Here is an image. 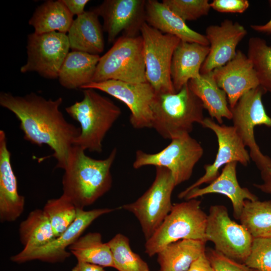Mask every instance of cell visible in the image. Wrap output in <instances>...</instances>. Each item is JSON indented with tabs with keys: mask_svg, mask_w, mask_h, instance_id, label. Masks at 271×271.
Returning <instances> with one entry per match:
<instances>
[{
	"mask_svg": "<svg viewBox=\"0 0 271 271\" xmlns=\"http://www.w3.org/2000/svg\"><path fill=\"white\" fill-rule=\"evenodd\" d=\"M61 97L47 99L35 93L24 96L1 92L0 105L12 112L20 122L24 139L53 151L56 168L64 169L69 151L80 132V127L67 121L60 110Z\"/></svg>",
	"mask_w": 271,
	"mask_h": 271,
	"instance_id": "1",
	"label": "cell"
},
{
	"mask_svg": "<svg viewBox=\"0 0 271 271\" xmlns=\"http://www.w3.org/2000/svg\"><path fill=\"white\" fill-rule=\"evenodd\" d=\"M85 151L78 146L71 147L62 180V194L81 209L110 189V169L117 154L114 148L105 159H95L87 156Z\"/></svg>",
	"mask_w": 271,
	"mask_h": 271,
	"instance_id": "2",
	"label": "cell"
},
{
	"mask_svg": "<svg viewBox=\"0 0 271 271\" xmlns=\"http://www.w3.org/2000/svg\"><path fill=\"white\" fill-rule=\"evenodd\" d=\"M83 94L82 100L65 108L69 115L80 124V132L73 145L100 153L103 139L120 116L121 109L95 89H83Z\"/></svg>",
	"mask_w": 271,
	"mask_h": 271,
	"instance_id": "3",
	"label": "cell"
},
{
	"mask_svg": "<svg viewBox=\"0 0 271 271\" xmlns=\"http://www.w3.org/2000/svg\"><path fill=\"white\" fill-rule=\"evenodd\" d=\"M204 109L188 84L176 93H156L152 105V128L164 139L190 134L195 123L202 124Z\"/></svg>",
	"mask_w": 271,
	"mask_h": 271,
	"instance_id": "4",
	"label": "cell"
},
{
	"mask_svg": "<svg viewBox=\"0 0 271 271\" xmlns=\"http://www.w3.org/2000/svg\"><path fill=\"white\" fill-rule=\"evenodd\" d=\"M201 201L192 199L173 204L172 209L152 236L146 240L145 252L150 257L157 254L170 243L181 239L207 241V215Z\"/></svg>",
	"mask_w": 271,
	"mask_h": 271,
	"instance_id": "5",
	"label": "cell"
},
{
	"mask_svg": "<svg viewBox=\"0 0 271 271\" xmlns=\"http://www.w3.org/2000/svg\"><path fill=\"white\" fill-rule=\"evenodd\" d=\"M109 80L133 83L147 82L141 35L119 37L100 57L92 82Z\"/></svg>",
	"mask_w": 271,
	"mask_h": 271,
	"instance_id": "6",
	"label": "cell"
},
{
	"mask_svg": "<svg viewBox=\"0 0 271 271\" xmlns=\"http://www.w3.org/2000/svg\"><path fill=\"white\" fill-rule=\"evenodd\" d=\"M175 187L171 172L166 168L156 167L155 178L149 188L134 202L121 207L136 217L146 240L152 236L170 213L173 206L172 194Z\"/></svg>",
	"mask_w": 271,
	"mask_h": 271,
	"instance_id": "7",
	"label": "cell"
},
{
	"mask_svg": "<svg viewBox=\"0 0 271 271\" xmlns=\"http://www.w3.org/2000/svg\"><path fill=\"white\" fill-rule=\"evenodd\" d=\"M203 153L201 145L188 134L172 140L167 147L157 153L137 151L133 167L135 169L146 166L166 168L171 172L176 186L191 178L194 167Z\"/></svg>",
	"mask_w": 271,
	"mask_h": 271,
	"instance_id": "8",
	"label": "cell"
},
{
	"mask_svg": "<svg viewBox=\"0 0 271 271\" xmlns=\"http://www.w3.org/2000/svg\"><path fill=\"white\" fill-rule=\"evenodd\" d=\"M140 33L147 81L156 93H176L171 77V65L174 52L181 40L162 33L146 22L142 25Z\"/></svg>",
	"mask_w": 271,
	"mask_h": 271,
	"instance_id": "9",
	"label": "cell"
},
{
	"mask_svg": "<svg viewBox=\"0 0 271 271\" xmlns=\"http://www.w3.org/2000/svg\"><path fill=\"white\" fill-rule=\"evenodd\" d=\"M207 241L214 244L215 250L239 262L244 263L249 256L253 238L241 224L232 220L227 208L212 205L207 215Z\"/></svg>",
	"mask_w": 271,
	"mask_h": 271,
	"instance_id": "10",
	"label": "cell"
},
{
	"mask_svg": "<svg viewBox=\"0 0 271 271\" xmlns=\"http://www.w3.org/2000/svg\"><path fill=\"white\" fill-rule=\"evenodd\" d=\"M266 91L260 86L249 90L231 109L233 126L249 149L250 159L260 170L271 161L261 152L254 138V129L257 125L271 127V117L266 113L262 101Z\"/></svg>",
	"mask_w": 271,
	"mask_h": 271,
	"instance_id": "11",
	"label": "cell"
},
{
	"mask_svg": "<svg viewBox=\"0 0 271 271\" xmlns=\"http://www.w3.org/2000/svg\"><path fill=\"white\" fill-rule=\"evenodd\" d=\"M26 48L27 60L21 72H36L49 79L58 78L70 49L67 35L58 32L29 34Z\"/></svg>",
	"mask_w": 271,
	"mask_h": 271,
	"instance_id": "12",
	"label": "cell"
},
{
	"mask_svg": "<svg viewBox=\"0 0 271 271\" xmlns=\"http://www.w3.org/2000/svg\"><path fill=\"white\" fill-rule=\"evenodd\" d=\"M81 89L100 90L120 100L130 110L129 122L133 128H152V105L156 92L148 82L133 83L109 80L91 82Z\"/></svg>",
	"mask_w": 271,
	"mask_h": 271,
	"instance_id": "13",
	"label": "cell"
},
{
	"mask_svg": "<svg viewBox=\"0 0 271 271\" xmlns=\"http://www.w3.org/2000/svg\"><path fill=\"white\" fill-rule=\"evenodd\" d=\"M201 125L214 132L218 142L217 152L214 162L204 166V175L178 194L180 199L184 198L191 190L214 181L219 176L222 166L234 162L247 166L250 163L249 153L233 125L220 124L211 117H205Z\"/></svg>",
	"mask_w": 271,
	"mask_h": 271,
	"instance_id": "14",
	"label": "cell"
},
{
	"mask_svg": "<svg viewBox=\"0 0 271 271\" xmlns=\"http://www.w3.org/2000/svg\"><path fill=\"white\" fill-rule=\"evenodd\" d=\"M115 210L109 208H97L88 211L78 209L75 220L60 236L47 245L31 252L23 253L20 251L12 256L10 259L17 263L35 260L49 263L62 262L71 254L66 250V248H68L78 239L95 219Z\"/></svg>",
	"mask_w": 271,
	"mask_h": 271,
	"instance_id": "15",
	"label": "cell"
},
{
	"mask_svg": "<svg viewBox=\"0 0 271 271\" xmlns=\"http://www.w3.org/2000/svg\"><path fill=\"white\" fill-rule=\"evenodd\" d=\"M146 0H105L92 10L103 19V31L107 34L108 43H113L117 37H134L140 33L146 22Z\"/></svg>",
	"mask_w": 271,
	"mask_h": 271,
	"instance_id": "16",
	"label": "cell"
},
{
	"mask_svg": "<svg viewBox=\"0 0 271 271\" xmlns=\"http://www.w3.org/2000/svg\"><path fill=\"white\" fill-rule=\"evenodd\" d=\"M246 35L247 31L243 25L228 19L220 25L208 26L205 36L209 44V52L200 74L211 72L233 59L238 44Z\"/></svg>",
	"mask_w": 271,
	"mask_h": 271,
	"instance_id": "17",
	"label": "cell"
},
{
	"mask_svg": "<svg viewBox=\"0 0 271 271\" xmlns=\"http://www.w3.org/2000/svg\"><path fill=\"white\" fill-rule=\"evenodd\" d=\"M212 73L218 86L226 93L230 109L244 93L259 86L250 60L239 50L233 59Z\"/></svg>",
	"mask_w": 271,
	"mask_h": 271,
	"instance_id": "18",
	"label": "cell"
},
{
	"mask_svg": "<svg viewBox=\"0 0 271 271\" xmlns=\"http://www.w3.org/2000/svg\"><path fill=\"white\" fill-rule=\"evenodd\" d=\"M5 132L0 130V221H16L23 213L25 198L19 194Z\"/></svg>",
	"mask_w": 271,
	"mask_h": 271,
	"instance_id": "19",
	"label": "cell"
},
{
	"mask_svg": "<svg viewBox=\"0 0 271 271\" xmlns=\"http://www.w3.org/2000/svg\"><path fill=\"white\" fill-rule=\"evenodd\" d=\"M237 162H231L225 165L219 176L209 185L203 188H196L190 191L185 196L186 200L196 199L209 194H220L230 200L235 219H239L245 200H258L257 197L247 188L241 187L236 175Z\"/></svg>",
	"mask_w": 271,
	"mask_h": 271,
	"instance_id": "20",
	"label": "cell"
},
{
	"mask_svg": "<svg viewBox=\"0 0 271 271\" xmlns=\"http://www.w3.org/2000/svg\"><path fill=\"white\" fill-rule=\"evenodd\" d=\"M146 22L164 34L174 36L181 41L209 46L205 36L191 29L180 17L162 2L147 0Z\"/></svg>",
	"mask_w": 271,
	"mask_h": 271,
	"instance_id": "21",
	"label": "cell"
},
{
	"mask_svg": "<svg viewBox=\"0 0 271 271\" xmlns=\"http://www.w3.org/2000/svg\"><path fill=\"white\" fill-rule=\"evenodd\" d=\"M209 52V46L180 41L174 52L171 65V77L175 92L190 80L200 76L201 67Z\"/></svg>",
	"mask_w": 271,
	"mask_h": 271,
	"instance_id": "22",
	"label": "cell"
},
{
	"mask_svg": "<svg viewBox=\"0 0 271 271\" xmlns=\"http://www.w3.org/2000/svg\"><path fill=\"white\" fill-rule=\"evenodd\" d=\"M98 17L92 9L85 11L73 20L67 33L72 51L98 55L103 51V30Z\"/></svg>",
	"mask_w": 271,
	"mask_h": 271,
	"instance_id": "23",
	"label": "cell"
},
{
	"mask_svg": "<svg viewBox=\"0 0 271 271\" xmlns=\"http://www.w3.org/2000/svg\"><path fill=\"white\" fill-rule=\"evenodd\" d=\"M188 84L212 119H215L220 124L223 123V118L231 119L227 95L217 84L212 72L201 74L199 77L190 80Z\"/></svg>",
	"mask_w": 271,
	"mask_h": 271,
	"instance_id": "24",
	"label": "cell"
},
{
	"mask_svg": "<svg viewBox=\"0 0 271 271\" xmlns=\"http://www.w3.org/2000/svg\"><path fill=\"white\" fill-rule=\"evenodd\" d=\"M100 58L81 51L69 52L58 77L61 85L69 89H81L91 82Z\"/></svg>",
	"mask_w": 271,
	"mask_h": 271,
	"instance_id": "25",
	"label": "cell"
},
{
	"mask_svg": "<svg viewBox=\"0 0 271 271\" xmlns=\"http://www.w3.org/2000/svg\"><path fill=\"white\" fill-rule=\"evenodd\" d=\"M206 242L181 239L169 244L157 254L160 271H187L195 260L206 252Z\"/></svg>",
	"mask_w": 271,
	"mask_h": 271,
	"instance_id": "26",
	"label": "cell"
},
{
	"mask_svg": "<svg viewBox=\"0 0 271 271\" xmlns=\"http://www.w3.org/2000/svg\"><path fill=\"white\" fill-rule=\"evenodd\" d=\"M73 15L61 0L46 1L38 6L29 21L36 34L58 32L68 33Z\"/></svg>",
	"mask_w": 271,
	"mask_h": 271,
	"instance_id": "27",
	"label": "cell"
},
{
	"mask_svg": "<svg viewBox=\"0 0 271 271\" xmlns=\"http://www.w3.org/2000/svg\"><path fill=\"white\" fill-rule=\"evenodd\" d=\"M20 241L28 253L44 246L56 238L49 219L43 209L30 212L19 226Z\"/></svg>",
	"mask_w": 271,
	"mask_h": 271,
	"instance_id": "28",
	"label": "cell"
},
{
	"mask_svg": "<svg viewBox=\"0 0 271 271\" xmlns=\"http://www.w3.org/2000/svg\"><path fill=\"white\" fill-rule=\"evenodd\" d=\"M77 261L102 267H114L112 253L107 243L102 241L99 232H89L81 236L69 247Z\"/></svg>",
	"mask_w": 271,
	"mask_h": 271,
	"instance_id": "29",
	"label": "cell"
},
{
	"mask_svg": "<svg viewBox=\"0 0 271 271\" xmlns=\"http://www.w3.org/2000/svg\"><path fill=\"white\" fill-rule=\"evenodd\" d=\"M239 220L253 238L271 237V200H245Z\"/></svg>",
	"mask_w": 271,
	"mask_h": 271,
	"instance_id": "30",
	"label": "cell"
},
{
	"mask_svg": "<svg viewBox=\"0 0 271 271\" xmlns=\"http://www.w3.org/2000/svg\"><path fill=\"white\" fill-rule=\"evenodd\" d=\"M247 56L252 64L259 86L271 93V46L261 38L251 37Z\"/></svg>",
	"mask_w": 271,
	"mask_h": 271,
	"instance_id": "31",
	"label": "cell"
},
{
	"mask_svg": "<svg viewBox=\"0 0 271 271\" xmlns=\"http://www.w3.org/2000/svg\"><path fill=\"white\" fill-rule=\"evenodd\" d=\"M107 243L112 253L114 268L118 271H150L147 262L132 250L126 236L116 234Z\"/></svg>",
	"mask_w": 271,
	"mask_h": 271,
	"instance_id": "32",
	"label": "cell"
},
{
	"mask_svg": "<svg viewBox=\"0 0 271 271\" xmlns=\"http://www.w3.org/2000/svg\"><path fill=\"white\" fill-rule=\"evenodd\" d=\"M78 208L66 196L48 200L43 210L48 216L55 235L60 236L76 218Z\"/></svg>",
	"mask_w": 271,
	"mask_h": 271,
	"instance_id": "33",
	"label": "cell"
},
{
	"mask_svg": "<svg viewBox=\"0 0 271 271\" xmlns=\"http://www.w3.org/2000/svg\"><path fill=\"white\" fill-rule=\"evenodd\" d=\"M162 2L185 22L207 15L211 9L208 0H163Z\"/></svg>",
	"mask_w": 271,
	"mask_h": 271,
	"instance_id": "34",
	"label": "cell"
},
{
	"mask_svg": "<svg viewBox=\"0 0 271 271\" xmlns=\"http://www.w3.org/2000/svg\"><path fill=\"white\" fill-rule=\"evenodd\" d=\"M244 263L258 271H271V237L253 238L250 254Z\"/></svg>",
	"mask_w": 271,
	"mask_h": 271,
	"instance_id": "35",
	"label": "cell"
},
{
	"mask_svg": "<svg viewBox=\"0 0 271 271\" xmlns=\"http://www.w3.org/2000/svg\"><path fill=\"white\" fill-rule=\"evenodd\" d=\"M206 253L214 271H258L244 263L231 259L215 249H209Z\"/></svg>",
	"mask_w": 271,
	"mask_h": 271,
	"instance_id": "36",
	"label": "cell"
},
{
	"mask_svg": "<svg viewBox=\"0 0 271 271\" xmlns=\"http://www.w3.org/2000/svg\"><path fill=\"white\" fill-rule=\"evenodd\" d=\"M211 8L220 13H243L249 7L247 0H213Z\"/></svg>",
	"mask_w": 271,
	"mask_h": 271,
	"instance_id": "37",
	"label": "cell"
},
{
	"mask_svg": "<svg viewBox=\"0 0 271 271\" xmlns=\"http://www.w3.org/2000/svg\"><path fill=\"white\" fill-rule=\"evenodd\" d=\"M259 171L262 183L253 185L261 192L271 195V161Z\"/></svg>",
	"mask_w": 271,
	"mask_h": 271,
	"instance_id": "38",
	"label": "cell"
},
{
	"mask_svg": "<svg viewBox=\"0 0 271 271\" xmlns=\"http://www.w3.org/2000/svg\"><path fill=\"white\" fill-rule=\"evenodd\" d=\"M187 271H214V270L205 252L195 260Z\"/></svg>",
	"mask_w": 271,
	"mask_h": 271,
	"instance_id": "39",
	"label": "cell"
},
{
	"mask_svg": "<svg viewBox=\"0 0 271 271\" xmlns=\"http://www.w3.org/2000/svg\"><path fill=\"white\" fill-rule=\"evenodd\" d=\"M69 12L77 16L83 14L84 8L89 2L88 0H61Z\"/></svg>",
	"mask_w": 271,
	"mask_h": 271,
	"instance_id": "40",
	"label": "cell"
},
{
	"mask_svg": "<svg viewBox=\"0 0 271 271\" xmlns=\"http://www.w3.org/2000/svg\"><path fill=\"white\" fill-rule=\"evenodd\" d=\"M72 271H104V270L101 266L77 261L76 264L72 269Z\"/></svg>",
	"mask_w": 271,
	"mask_h": 271,
	"instance_id": "41",
	"label": "cell"
},
{
	"mask_svg": "<svg viewBox=\"0 0 271 271\" xmlns=\"http://www.w3.org/2000/svg\"><path fill=\"white\" fill-rule=\"evenodd\" d=\"M269 3L271 6V0ZM250 28L256 32L271 35V19L264 25H252Z\"/></svg>",
	"mask_w": 271,
	"mask_h": 271,
	"instance_id": "42",
	"label": "cell"
}]
</instances>
